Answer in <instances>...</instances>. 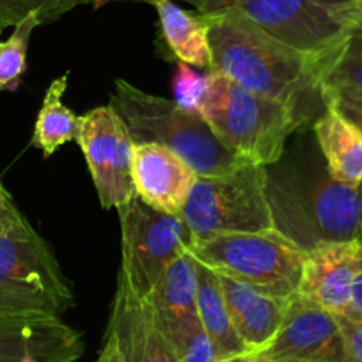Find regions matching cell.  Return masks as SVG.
I'll list each match as a JSON object with an SVG mask.
<instances>
[{"label":"cell","mask_w":362,"mask_h":362,"mask_svg":"<svg viewBox=\"0 0 362 362\" xmlns=\"http://www.w3.org/2000/svg\"><path fill=\"white\" fill-rule=\"evenodd\" d=\"M201 15L233 11L316 59L334 61L358 20L361 0H192Z\"/></svg>","instance_id":"obj_6"},{"label":"cell","mask_w":362,"mask_h":362,"mask_svg":"<svg viewBox=\"0 0 362 362\" xmlns=\"http://www.w3.org/2000/svg\"><path fill=\"white\" fill-rule=\"evenodd\" d=\"M160 327L169 339L177 362H222L214 341L201 325L199 316L160 323Z\"/></svg>","instance_id":"obj_22"},{"label":"cell","mask_w":362,"mask_h":362,"mask_svg":"<svg viewBox=\"0 0 362 362\" xmlns=\"http://www.w3.org/2000/svg\"><path fill=\"white\" fill-rule=\"evenodd\" d=\"M22 362H40V361H37V358H34L33 355H27L25 358H22Z\"/></svg>","instance_id":"obj_34"},{"label":"cell","mask_w":362,"mask_h":362,"mask_svg":"<svg viewBox=\"0 0 362 362\" xmlns=\"http://www.w3.org/2000/svg\"><path fill=\"white\" fill-rule=\"evenodd\" d=\"M194 240L274 229L267 197V167L240 165L218 176H199L181 210Z\"/></svg>","instance_id":"obj_8"},{"label":"cell","mask_w":362,"mask_h":362,"mask_svg":"<svg viewBox=\"0 0 362 362\" xmlns=\"http://www.w3.org/2000/svg\"><path fill=\"white\" fill-rule=\"evenodd\" d=\"M109 105L123 119L134 144L163 146L185 160L197 176H218L249 165L218 141L203 117L183 110L174 100L116 80Z\"/></svg>","instance_id":"obj_4"},{"label":"cell","mask_w":362,"mask_h":362,"mask_svg":"<svg viewBox=\"0 0 362 362\" xmlns=\"http://www.w3.org/2000/svg\"><path fill=\"white\" fill-rule=\"evenodd\" d=\"M114 2H142V4H151V0H87V4H90L95 9L103 8L107 4H114Z\"/></svg>","instance_id":"obj_32"},{"label":"cell","mask_w":362,"mask_h":362,"mask_svg":"<svg viewBox=\"0 0 362 362\" xmlns=\"http://www.w3.org/2000/svg\"><path fill=\"white\" fill-rule=\"evenodd\" d=\"M204 86H206V75H201L199 71H196L194 66L177 62L173 76V100L181 109L190 114H197Z\"/></svg>","instance_id":"obj_26"},{"label":"cell","mask_w":362,"mask_h":362,"mask_svg":"<svg viewBox=\"0 0 362 362\" xmlns=\"http://www.w3.org/2000/svg\"><path fill=\"white\" fill-rule=\"evenodd\" d=\"M325 107L336 110L362 134V90L357 89H323Z\"/></svg>","instance_id":"obj_27"},{"label":"cell","mask_w":362,"mask_h":362,"mask_svg":"<svg viewBox=\"0 0 362 362\" xmlns=\"http://www.w3.org/2000/svg\"><path fill=\"white\" fill-rule=\"evenodd\" d=\"M315 137L327 170L339 183L362 185V134L327 107L315 121Z\"/></svg>","instance_id":"obj_18"},{"label":"cell","mask_w":362,"mask_h":362,"mask_svg":"<svg viewBox=\"0 0 362 362\" xmlns=\"http://www.w3.org/2000/svg\"><path fill=\"white\" fill-rule=\"evenodd\" d=\"M217 277L236 334L245 344L249 357H256L274 341L291 298L272 297L226 274H217Z\"/></svg>","instance_id":"obj_16"},{"label":"cell","mask_w":362,"mask_h":362,"mask_svg":"<svg viewBox=\"0 0 362 362\" xmlns=\"http://www.w3.org/2000/svg\"><path fill=\"white\" fill-rule=\"evenodd\" d=\"M344 341L346 362H362V318L354 315H336Z\"/></svg>","instance_id":"obj_28"},{"label":"cell","mask_w":362,"mask_h":362,"mask_svg":"<svg viewBox=\"0 0 362 362\" xmlns=\"http://www.w3.org/2000/svg\"><path fill=\"white\" fill-rule=\"evenodd\" d=\"M6 29H8V25H6V23L2 22V20H0V36H2V33H4Z\"/></svg>","instance_id":"obj_35"},{"label":"cell","mask_w":362,"mask_h":362,"mask_svg":"<svg viewBox=\"0 0 362 362\" xmlns=\"http://www.w3.org/2000/svg\"><path fill=\"white\" fill-rule=\"evenodd\" d=\"M242 362H263V361H261V358H256V357H249V358H245V361H242Z\"/></svg>","instance_id":"obj_36"},{"label":"cell","mask_w":362,"mask_h":362,"mask_svg":"<svg viewBox=\"0 0 362 362\" xmlns=\"http://www.w3.org/2000/svg\"><path fill=\"white\" fill-rule=\"evenodd\" d=\"M361 268L362 240L322 243L305 252L298 295L334 315H343L350 308Z\"/></svg>","instance_id":"obj_12"},{"label":"cell","mask_w":362,"mask_h":362,"mask_svg":"<svg viewBox=\"0 0 362 362\" xmlns=\"http://www.w3.org/2000/svg\"><path fill=\"white\" fill-rule=\"evenodd\" d=\"M217 274L290 300L298 293L305 252L276 229L229 233L201 240L189 250Z\"/></svg>","instance_id":"obj_7"},{"label":"cell","mask_w":362,"mask_h":362,"mask_svg":"<svg viewBox=\"0 0 362 362\" xmlns=\"http://www.w3.org/2000/svg\"><path fill=\"white\" fill-rule=\"evenodd\" d=\"M158 13L160 40L170 61L185 62L211 71V47L208 20L190 13L174 0H151Z\"/></svg>","instance_id":"obj_17"},{"label":"cell","mask_w":362,"mask_h":362,"mask_svg":"<svg viewBox=\"0 0 362 362\" xmlns=\"http://www.w3.org/2000/svg\"><path fill=\"white\" fill-rule=\"evenodd\" d=\"M82 4H87V0H0V20L8 27H15L36 15L41 25H47Z\"/></svg>","instance_id":"obj_25"},{"label":"cell","mask_w":362,"mask_h":362,"mask_svg":"<svg viewBox=\"0 0 362 362\" xmlns=\"http://www.w3.org/2000/svg\"><path fill=\"white\" fill-rule=\"evenodd\" d=\"M274 229L304 252L330 242L362 240V189L334 180L322 165L267 167Z\"/></svg>","instance_id":"obj_2"},{"label":"cell","mask_w":362,"mask_h":362,"mask_svg":"<svg viewBox=\"0 0 362 362\" xmlns=\"http://www.w3.org/2000/svg\"><path fill=\"white\" fill-rule=\"evenodd\" d=\"M197 288L199 261L185 252L163 272L146 300L153 305L160 323L192 318L197 316Z\"/></svg>","instance_id":"obj_19"},{"label":"cell","mask_w":362,"mask_h":362,"mask_svg":"<svg viewBox=\"0 0 362 362\" xmlns=\"http://www.w3.org/2000/svg\"><path fill=\"white\" fill-rule=\"evenodd\" d=\"M361 189H362V185H361Z\"/></svg>","instance_id":"obj_38"},{"label":"cell","mask_w":362,"mask_h":362,"mask_svg":"<svg viewBox=\"0 0 362 362\" xmlns=\"http://www.w3.org/2000/svg\"><path fill=\"white\" fill-rule=\"evenodd\" d=\"M210 27L211 71L291 107L305 123L327 109L322 83L330 62L309 57L268 36L242 15H203Z\"/></svg>","instance_id":"obj_1"},{"label":"cell","mask_w":362,"mask_h":362,"mask_svg":"<svg viewBox=\"0 0 362 362\" xmlns=\"http://www.w3.org/2000/svg\"><path fill=\"white\" fill-rule=\"evenodd\" d=\"M76 142L105 210L121 208L137 197L134 185L135 144L112 107H96L80 116Z\"/></svg>","instance_id":"obj_10"},{"label":"cell","mask_w":362,"mask_h":362,"mask_svg":"<svg viewBox=\"0 0 362 362\" xmlns=\"http://www.w3.org/2000/svg\"><path fill=\"white\" fill-rule=\"evenodd\" d=\"M69 73H64L48 86L43 103L37 112L30 144L43 153L45 158L52 156L68 142L76 141L80 128V116L62 103L68 89Z\"/></svg>","instance_id":"obj_21"},{"label":"cell","mask_w":362,"mask_h":362,"mask_svg":"<svg viewBox=\"0 0 362 362\" xmlns=\"http://www.w3.org/2000/svg\"><path fill=\"white\" fill-rule=\"evenodd\" d=\"M323 89L362 90V27L355 25L323 78Z\"/></svg>","instance_id":"obj_24"},{"label":"cell","mask_w":362,"mask_h":362,"mask_svg":"<svg viewBox=\"0 0 362 362\" xmlns=\"http://www.w3.org/2000/svg\"><path fill=\"white\" fill-rule=\"evenodd\" d=\"M41 25L36 15L15 25L11 36L0 41V90H16L27 71V52L33 33Z\"/></svg>","instance_id":"obj_23"},{"label":"cell","mask_w":362,"mask_h":362,"mask_svg":"<svg viewBox=\"0 0 362 362\" xmlns=\"http://www.w3.org/2000/svg\"><path fill=\"white\" fill-rule=\"evenodd\" d=\"M197 173L160 144H135L134 185L137 197L155 210L181 215L197 181Z\"/></svg>","instance_id":"obj_13"},{"label":"cell","mask_w":362,"mask_h":362,"mask_svg":"<svg viewBox=\"0 0 362 362\" xmlns=\"http://www.w3.org/2000/svg\"><path fill=\"white\" fill-rule=\"evenodd\" d=\"M96 362H127L123 351H121L119 341H117V337L112 332H107L105 344H103Z\"/></svg>","instance_id":"obj_30"},{"label":"cell","mask_w":362,"mask_h":362,"mask_svg":"<svg viewBox=\"0 0 362 362\" xmlns=\"http://www.w3.org/2000/svg\"><path fill=\"white\" fill-rule=\"evenodd\" d=\"M119 341L127 362H177L149 300L117 279L109 330Z\"/></svg>","instance_id":"obj_15"},{"label":"cell","mask_w":362,"mask_h":362,"mask_svg":"<svg viewBox=\"0 0 362 362\" xmlns=\"http://www.w3.org/2000/svg\"><path fill=\"white\" fill-rule=\"evenodd\" d=\"M197 114L236 158L259 167L279 162L288 137L305 124L291 107L217 71L206 75Z\"/></svg>","instance_id":"obj_3"},{"label":"cell","mask_w":362,"mask_h":362,"mask_svg":"<svg viewBox=\"0 0 362 362\" xmlns=\"http://www.w3.org/2000/svg\"><path fill=\"white\" fill-rule=\"evenodd\" d=\"M343 315H354V316H361L362 318V268L361 272H358V276L355 277L350 308H348V311L343 313Z\"/></svg>","instance_id":"obj_31"},{"label":"cell","mask_w":362,"mask_h":362,"mask_svg":"<svg viewBox=\"0 0 362 362\" xmlns=\"http://www.w3.org/2000/svg\"><path fill=\"white\" fill-rule=\"evenodd\" d=\"M22 215L23 214L15 204L11 194L8 192V189H6V187L2 185V181H0V228L8 224V222L15 221V218L22 217Z\"/></svg>","instance_id":"obj_29"},{"label":"cell","mask_w":362,"mask_h":362,"mask_svg":"<svg viewBox=\"0 0 362 362\" xmlns=\"http://www.w3.org/2000/svg\"><path fill=\"white\" fill-rule=\"evenodd\" d=\"M75 304L54 250L25 215L0 228V320L61 318Z\"/></svg>","instance_id":"obj_5"},{"label":"cell","mask_w":362,"mask_h":362,"mask_svg":"<svg viewBox=\"0 0 362 362\" xmlns=\"http://www.w3.org/2000/svg\"><path fill=\"white\" fill-rule=\"evenodd\" d=\"M121 221L119 277L141 298H148L163 272L196 243L181 215H169L139 197L117 208Z\"/></svg>","instance_id":"obj_9"},{"label":"cell","mask_w":362,"mask_h":362,"mask_svg":"<svg viewBox=\"0 0 362 362\" xmlns=\"http://www.w3.org/2000/svg\"><path fill=\"white\" fill-rule=\"evenodd\" d=\"M256 358L263 362H346L336 315L297 293L288 302L274 341Z\"/></svg>","instance_id":"obj_11"},{"label":"cell","mask_w":362,"mask_h":362,"mask_svg":"<svg viewBox=\"0 0 362 362\" xmlns=\"http://www.w3.org/2000/svg\"><path fill=\"white\" fill-rule=\"evenodd\" d=\"M82 334L57 316L0 320V362H75L83 354Z\"/></svg>","instance_id":"obj_14"},{"label":"cell","mask_w":362,"mask_h":362,"mask_svg":"<svg viewBox=\"0 0 362 362\" xmlns=\"http://www.w3.org/2000/svg\"><path fill=\"white\" fill-rule=\"evenodd\" d=\"M197 316L203 329L214 341L222 362H242L249 358V351L231 322L217 274L203 263H199Z\"/></svg>","instance_id":"obj_20"},{"label":"cell","mask_w":362,"mask_h":362,"mask_svg":"<svg viewBox=\"0 0 362 362\" xmlns=\"http://www.w3.org/2000/svg\"><path fill=\"white\" fill-rule=\"evenodd\" d=\"M283 362H298V361H283Z\"/></svg>","instance_id":"obj_37"},{"label":"cell","mask_w":362,"mask_h":362,"mask_svg":"<svg viewBox=\"0 0 362 362\" xmlns=\"http://www.w3.org/2000/svg\"><path fill=\"white\" fill-rule=\"evenodd\" d=\"M357 25L362 27V0H361V8H358V20H357Z\"/></svg>","instance_id":"obj_33"}]
</instances>
